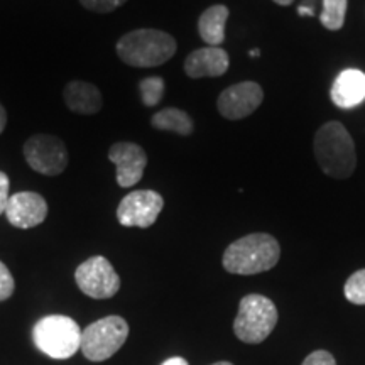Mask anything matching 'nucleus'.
<instances>
[{
	"instance_id": "obj_3",
	"label": "nucleus",
	"mask_w": 365,
	"mask_h": 365,
	"mask_svg": "<svg viewBox=\"0 0 365 365\" xmlns=\"http://www.w3.org/2000/svg\"><path fill=\"white\" fill-rule=\"evenodd\" d=\"M176 41L158 29H137L122 36L117 54L125 65L134 68L161 66L175 56Z\"/></svg>"
},
{
	"instance_id": "obj_28",
	"label": "nucleus",
	"mask_w": 365,
	"mask_h": 365,
	"mask_svg": "<svg viewBox=\"0 0 365 365\" xmlns=\"http://www.w3.org/2000/svg\"><path fill=\"white\" fill-rule=\"evenodd\" d=\"M272 2H276L277 6H291V4L294 2V0H272Z\"/></svg>"
},
{
	"instance_id": "obj_12",
	"label": "nucleus",
	"mask_w": 365,
	"mask_h": 365,
	"mask_svg": "<svg viewBox=\"0 0 365 365\" xmlns=\"http://www.w3.org/2000/svg\"><path fill=\"white\" fill-rule=\"evenodd\" d=\"M7 220L17 228H33L48 217V203L39 193L21 191L9 198L6 213Z\"/></svg>"
},
{
	"instance_id": "obj_24",
	"label": "nucleus",
	"mask_w": 365,
	"mask_h": 365,
	"mask_svg": "<svg viewBox=\"0 0 365 365\" xmlns=\"http://www.w3.org/2000/svg\"><path fill=\"white\" fill-rule=\"evenodd\" d=\"M9 186H11V180H9L6 173L0 171V215L6 213L9 198H11V196H9Z\"/></svg>"
},
{
	"instance_id": "obj_17",
	"label": "nucleus",
	"mask_w": 365,
	"mask_h": 365,
	"mask_svg": "<svg viewBox=\"0 0 365 365\" xmlns=\"http://www.w3.org/2000/svg\"><path fill=\"white\" fill-rule=\"evenodd\" d=\"M150 125L158 130L175 132V134L180 135H190L195 129L193 120H191L188 113L175 107L163 108V110L154 113L153 118H150Z\"/></svg>"
},
{
	"instance_id": "obj_15",
	"label": "nucleus",
	"mask_w": 365,
	"mask_h": 365,
	"mask_svg": "<svg viewBox=\"0 0 365 365\" xmlns=\"http://www.w3.org/2000/svg\"><path fill=\"white\" fill-rule=\"evenodd\" d=\"M65 102L71 112L80 113V115H93L102 108L103 98L95 85L75 80L66 85Z\"/></svg>"
},
{
	"instance_id": "obj_20",
	"label": "nucleus",
	"mask_w": 365,
	"mask_h": 365,
	"mask_svg": "<svg viewBox=\"0 0 365 365\" xmlns=\"http://www.w3.org/2000/svg\"><path fill=\"white\" fill-rule=\"evenodd\" d=\"M344 293L346 301L359 307H365V269H359L345 282Z\"/></svg>"
},
{
	"instance_id": "obj_4",
	"label": "nucleus",
	"mask_w": 365,
	"mask_h": 365,
	"mask_svg": "<svg viewBox=\"0 0 365 365\" xmlns=\"http://www.w3.org/2000/svg\"><path fill=\"white\" fill-rule=\"evenodd\" d=\"M33 340L41 352L51 359H70L81 346L78 323L65 314H49L41 318L33 328Z\"/></svg>"
},
{
	"instance_id": "obj_26",
	"label": "nucleus",
	"mask_w": 365,
	"mask_h": 365,
	"mask_svg": "<svg viewBox=\"0 0 365 365\" xmlns=\"http://www.w3.org/2000/svg\"><path fill=\"white\" fill-rule=\"evenodd\" d=\"M161 365H190L182 357H171L168 360H164Z\"/></svg>"
},
{
	"instance_id": "obj_5",
	"label": "nucleus",
	"mask_w": 365,
	"mask_h": 365,
	"mask_svg": "<svg viewBox=\"0 0 365 365\" xmlns=\"http://www.w3.org/2000/svg\"><path fill=\"white\" fill-rule=\"evenodd\" d=\"M277 308L267 296L247 294L240 299L234 322L235 336L244 344L257 345L271 335L277 325Z\"/></svg>"
},
{
	"instance_id": "obj_13",
	"label": "nucleus",
	"mask_w": 365,
	"mask_h": 365,
	"mask_svg": "<svg viewBox=\"0 0 365 365\" xmlns=\"http://www.w3.org/2000/svg\"><path fill=\"white\" fill-rule=\"evenodd\" d=\"M230 66V59L225 49L207 48L195 49L185 61V73L190 78H215L222 76Z\"/></svg>"
},
{
	"instance_id": "obj_1",
	"label": "nucleus",
	"mask_w": 365,
	"mask_h": 365,
	"mask_svg": "<svg viewBox=\"0 0 365 365\" xmlns=\"http://www.w3.org/2000/svg\"><path fill=\"white\" fill-rule=\"evenodd\" d=\"M314 158L327 176L346 180L354 175L357 166L355 144L344 124L331 120L323 124L314 134Z\"/></svg>"
},
{
	"instance_id": "obj_14",
	"label": "nucleus",
	"mask_w": 365,
	"mask_h": 365,
	"mask_svg": "<svg viewBox=\"0 0 365 365\" xmlns=\"http://www.w3.org/2000/svg\"><path fill=\"white\" fill-rule=\"evenodd\" d=\"M331 102L339 108L350 110L365 102V73L349 68L339 73L330 90Z\"/></svg>"
},
{
	"instance_id": "obj_6",
	"label": "nucleus",
	"mask_w": 365,
	"mask_h": 365,
	"mask_svg": "<svg viewBox=\"0 0 365 365\" xmlns=\"http://www.w3.org/2000/svg\"><path fill=\"white\" fill-rule=\"evenodd\" d=\"M129 336V325L120 317H105L81 331V352L91 362L110 359Z\"/></svg>"
},
{
	"instance_id": "obj_10",
	"label": "nucleus",
	"mask_w": 365,
	"mask_h": 365,
	"mask_svg": "<svg viewBox=\"0 0 365 365\" xmlns=\"http://www.w3.org/2000/svg\"><path fill=\"white\" fill-rule=\"evenodd\" d=\"M264 91L255 81H242V83L228 86L217 100V108L222 117L228 120H240L249 117L261 107Z\"/></svg>"
},
{
	"instance_id": "obj_21",
	"label": "nucleus",
	"mask_w": 365,
	"mask_h": 365,
	"mask_svg": "<svg viewBox=\"0 0 365 365\" xmlns=\"http://www.w3.org/2000/svg\"><path fill=\"white\" fill-rule=\"evenodd\" d=\"M80 2L81 6L88 9L91 12L107 14L115 11V9L120 7L122 4H125L127 0H80Z\"/></svg>"
},
{
	"instance_id": "obj_16",
	"label": "nucleus",
	"mask_w": 365,
	"mask_h": 365,
	"mask_svg": "<svg viewBox=\"0 0 365 365\" xmlns=\"http://www.w3.org/2000/svg\"><path fill=\"white\" fill-rule=\"evenodd\" d=\"M228 9L225 6H212L198 19V33L208 46L220 48L225 41V24L228 19Z\"/></svg>"
},
{
	"instance_id": "obj_11",
	"label": "nucleus",
	"mask_w": 365,
	"mask_h": 365,
	"mask_svg": "<svg viewBox=\"0 0 365 365\" xmlns=\"http://www.w3.org/2000/svg\"><path fill=\"white\" fill-rule=\"evenodd\" d=\"M108 159L117 168V182L120 188H132L144 176L148 154L134 143H117L108 150Z\"/></svg>"
},
{
	"instance_id": "obj_30",
	"label": "nucleus",
	"mask_w": 365,
	"mask_h": 365,
	"mask_svg": "<svg viewBox=\"0 0 365 365\" xmlns=\"http://www.w3.org/2000/svg\"><path fill=\"white\" fill-rule=\"evenodd\" d=\"M212 365H234V364H230V362H217V364H212Z\"/></svg>"
},
{
	"instance_id": "obj_23",
	"label": "nucleus",
	"mask_w": 365,
	"mask_h": 365,
	"mask_svg": "<svg viewBox=\"0 0 365 365\" xmlns=\"http://www.w3.org/2000/svg\"><path fill=\"white\" fill-rule=\"evenodd\" d=\"M301 365H336V360L327 350H317L309 354Z\"/></svg>"
},
{
	"instance_id": "obj_7",
	"label": "nucleus",
	"mask_w": 365,
	"mask_h": 365,
	"mask_svg": "<svg viewBox=\"0 0 365 365\" xmlns=\"http://www.w3.org/2000/svg\"><path fill=\"white\" fill-rule=\"evenodd\" d=\"M76 284L93 299H108L120 289V277L108 259L93 255L80 264L75 272Z\"/></svg>"
},
{
	"instance_id": "obj_19",
	"label": "nucleus",
	"mask_w": 365,
	"mask_h": 365,
	"mask_svg": "<svg viewBox=\"0 0 365 365\" xmlns=\"http://www.w3.org/2000/svg\"><path fill=\"white\" fill-rule=\"evenodd\" d=\"M140 98L145 107H154L164 97V80L161 76H149L139 83Z\"/></svg>"
},
{
	"instance_id": "obj_2",
	"label": "nucleus",
	"mask_w": 365,
	"mask_h": 365,
	"mask_svg": "<svg viewBox=\"0 0 365 365\" xmlns=\"http://www.w3.org/2000/svg\"><path fill=\"white\" fill-rule=\"evenodd\" d=\"M279 242L269 234H250L232 242L223 252V269L230 274L252 276L271 269L279 262Z\"/></svg>"
},
{
	"instance_id": "obj_18",
	"label": "nucleus",
	"mask_w": 365,
	"mask_h": 365,
	"mask_svg": "<svg viewBox=\"0 0 365 365\" xmlns=\"http://www.w3.org/2000/svg\"><path fill=\"white\" fill-rule=\"evenodd\" d=\"M349 0H323V11L319 16L323 27L328 31H340L345 24Z\"/></svg>"
},
{
	"instance_id": "obj_29",
	"label": "nucleus",
	"mask_w": 365,
	"mask_h": 365,
	"mask_svg": "<svg viewBox=\"0 0 365 365\" xmlns=\"http://www.w3.org/2000/svg\"><path fill=\"white\" fill-rule=\"evenodd\" d=\"M249 54H250V56H252V58H255V56H259V54H261V51H259V49H254V51H250Z\"/></svg>"
},
{
	"instance_id": "obj_25",
	"label": "nucleus",
	"mask_w": 365,
	"mask_h": 365,
	"mask_svg": "<svg viewBox=\"0 0 365 365\" xmlns=\"http://www.w3.org/2000/svg\"><path fill=\"white\" fill-rule=\"evenodd\" d=\"M6 124H7V112L6 108H4V105L0 103V134H2L4 129H6Z\"/></svg>"
},
{
	"instance_id": "obj_22",
	"label": "nucleus",
	"mask_w": 365,
	"mask_h": 365,
	"mask_svg": "<svg viewBox=\"0 0 365 365\" xmlns=\"http://www.w3.org/2000/svg\"><path fill=\"white\" fill-rule=\"evenodd\" d=\"M14 287H16V282H14V277L11 271H9L6 264L0 261V301H6L12 296Z\"/></svg>"
},
{
	"instance_id": "obj_9",
	"label": "nucleus",
	"mask_w": 365,
	"mask_h": 365,
	"mask_svg": "<svg viewBox=\"0 0 365 365\" xmlns=\"http://www.w3.org/2000/svg\"><path fill=\"white\" fill-rule=\"evenodd\" d=\"M164 208V200L158 191L137 190L122 198L117 208V220L124 227L149 228Z\"/></svg>"
},
{
	"instance_id": "obj_27",
	"label": "nucleus",
	"mask_w": 365,
	"mask_h": 365,
	"mask_svg": "<svg viewBox=\"0 0 365 365\" xmlns=\"http://www.w3.org/2000/svg\"><path fill=\"white\" fill-rule=\"evenodd\" d=\"M298 14L299 16H314V11H313V7H309V6H301V7H298Z\"/></svg>"
},
{
	"instance_id": "obj_8",
	"label": "nucleus",
	"mask_w": 365,
	"mask_h": 365,
	"mask_svg": "<svg viewBox=\"0 0 365 365\" xmlns=\"http://www.w3.org/2000/svg\"><path fill=\"white\" fill-rule=\"evenodd\" d=\"M26 161L44 176H58L68 166L66 145L56 135L36 134L24 144Z\"/></svg>"
}]
</instances>
